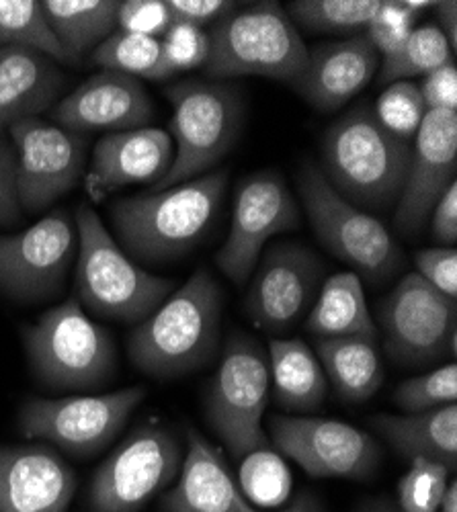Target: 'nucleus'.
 Segmentation results:
<instances>
[{"label": "nucleus", "mask_w": 457, "mask_h": 512, "mask_svg": "<svg viewBox=\"0 0 457 512\" xmlns=\"http://www.w3.org/2000/svg\"><path fill=\"white\" fill-rule=\"evenodd\" d=\"M224 295L207 269L142 320L128 338L134 367L156 379L189 375L210 363L218 351Z\"/></svg>", "instance_id": "obj_1"}, {"label": "nucleus", "mask_w": 457, "mask_h": 512, "mask_svg": "<svg viewBox=\"0 0 457 512\" xmlns=\"http://www.w3.org/2000/svg\"><path fill=\"white\" fill-rule=\"evenodd\" d=\"M412 158V142L392 134L369 105H357L322 136L320 170L345 201L361 211L398 203Z\"/></svg>", "instance_id": "obj_2"}, {"label": "nucleus", "mask_w": 457, "mask_h": 512, "mask_svg": "<svg viewBox=\"0 0 457 512\" xmlns=\"http://www.w3.org/2000/svg\"><path fill=\"white\" fill-rule=\"evenodd\" d=\"M226 183L228 173L218 168L169 189L115 201L109 216L117 240L144 263L181 259L210 232Z\"/></svg>", "instance_id": "obj_3"}, {"label": "nucleus", "mask_w": 457, "mask_h": 512, "mask_svg": "<svg viewBox=\"0 0 457 512\" xmlns=\"http://www.w3.org/2000/svg\"><path fill=\"white\" fill-rule=\"evenodd\" d=\"M74 222L78 232L74 283L78 300L89 312L140 324L173 293L171 279L156 277L130 261L91 205H78Z\"/></svg>", "instance_id": "obj_4"}, {"label": "nucleus", "mask_w": 457, "mask_h": 512, "mask_svg": "<svg viewBox=\"0 0 457 512\" xmlns=\"http://www.w3.org/2000/svg\"><path fill=\"white\" fill-rule=\"evenodd\" d=\"M210 54L203 64L210 78L263 76L294 84L308 66L298 27L277 3H261L214 25L207 33Z\"/></svg>", "instance_id": "obj_5"}, {"label": "nucleus", "mask_w": 457, "mask_h": 512, "mask_svg": "<svg viewBox=\"0 0 457 512\" xmlns=\"http://www.w3.org/2000/svg\"><path fill=\"white\" fill-rule=\"evenodd\" d=\"M23 345L33 375L52 390H97L117 369L111 334L74 297L25 326Z\"/></svg>", "instance_id": "obj_6"}, {"label": "nucleus", "mask_w": 457, "mask_h": 512, "mask_svg": "<svg viewBox=\"0 0 457 512\" xmlns=\"http://www.w3.org/2000/svg\"><path fill=\"white\" fill-rule=\"evenodd\" d=\"M298 191L318 240L369 285L388 283L404 265V252L371 213L345 201L314 162H304Z\"/></svg>", "instance_id": "obj_7"}, {"label": "nucleus", "mask_w": 457, "mask_h": 512, "mask_svg": "<svg viewBox=\"0 0 457 512\" xmlns=\"http://www.w3.org/2000/svg\"><path fill=\"white\" fill-rule=\"evenodd\" d=\"M173 105L171 132L177 142L173 166L152 191L212 173L232 150L242 127V99L234 84L185 80L166 91Z\"/></svg>", "instance_id": "obj_8"}, {"label": "nucleus", "mask_w": 457, "mask_h": 512, "mask_svg": "<svg viewBox=\"0 0 457 512\" xmlns=\"http://www.w3.org/2000/svg\"><path fill=\"white\" fill-rule=\"evenodd\" d=\"M269 386V357L263 347L244 332L230 334L207 386L205 414L212 431L238 459L271 449L263 429Z\"/></svg>", "instance_id": "obj_9"}, {"label": "nucleus", "mask_w": 457, "mask_h": 512, "mask_svg": "<svg viewBox=\"0 0 457 512\" xmlns=\"http://www.w3.org/2000/svg\"><path fill=\"white\" fill-rule=\"evenodd\" d=\"M384 349L400 367L455 357L457 304L417 273L404 275L378 306ZM378 328V330H380Z\"/></svg>", "instance_id": "obj_10"}, {"label": "nucleus", "mask_w": 457, "mask_h": 512, "mask_svg": "<svg viewBox=\"0 0 457 512\" xmlns=\"http://www.w3.org/2000/svg\"><path fill=\"white\" fill-rule=\"evenodd\" d=\"M185 449L158 422H144L97 469L89 488L93 512H138L181 472Z\"/></svg>", "instance_id": "obj_11"}, {"label": "nucleus", "mask_w": 457, "mask_h": 512, "mask_svg": "<svg viewBox=\"0 0 457 512\" xmlns=\"http://www.w3.org/2000/svg\"><path fill=\"white\" fill-rule=\"evenodd\" d=\"M144 396V388H126L101 396L31 398L19 410V431L25 439H44L87 459L113 443Z\"/></svg>", "instance_id": "obj_12"}, {"label": "nucleus", "mask_w": 457, "mask_h": 512, "mask_svg": "<svg viewBox=\"0 0 457 512\" xmlns=\"http://www.w3.org/2000/svg\"><path fill=\"white\" fill-rule=\"evenodd\" d=\"M78 252L76 222L66 209L11 236H0V293L17 304L58 297Z\"/></svg>", "instance_id": "obj_13"}, {"label": "nucleus", "mask_w": 457, "mask_h": 512, "mask_svg": "<svg viewBox=\"0 0 457 512\" xmlns=\"http://www.w3.org/2000/svg\"><path fill=\"white\" fill-rule=\"evenodd\" d=\"M271 445L312 478L367 482L380 472L382 449L369 433L318 416H271Z\"/></svg>", "instance_id": "obj_14"}, {"label": "nucleus", "mask_w": 457, "mask_h": 512, "mask_svg": "<svg viewBox=\"0 0 457 512\" xmlns=\"http://www.w3.org/2000/svg\"><path fill=\"white\" fill-rule=\"evenodd\" d=\"M300 226V209L285 179L259 170L238 183L230 234L216 256L218 269L236 285L253 275L265 244Z\"/></svg>", "instance_id": "obj_15"}, {"label": "nucleus", "mask_w": 457, "mask_h": 512, "mask_svg": "<svg viewBox=\"0 0 457 512\" xmlns=\"http://www.w3.org/2000/svg\"><path fill=\"white\" fill-rule=\"evenodd\" d=\"M21 209L35 213L72 191L85 175L89 138L39 117L9 127Z\"/></svg>", "instance_id": "obj_16"}, {"label": "nucleus", "mask_w": 457, "mask_h": 512, "mask_svg": "<svg viewBox=\"0 0 457 512\" xmlns=\"http://www.w3.org/2000/svg\"><path fill=\"white\" fill-rule=\"evenodd\" d=\"M246 295V316L267 334H285L312 310L326 267L308 246L281 242L265 250Z\"/></svg>", "instance_id": "obj_17"}, {"label": "nucleus", "mask_w": 457, "mask_h": 512, "mask_svg": "<svg viewBox=\"0 0 457 512\" xmlns=\"http://www.w3.org/2000/svg\"><path fill=\"white\" fill-rule=\"evenodd\" d=\"M457 175V111H427L412 140V158L394 224L402 236H417Z\"/></svg>", "instance_id": "obj_18"}, {"label": "nucleus", "mask_w": 457, "mask_h": 512, "mask_svg": "<svg viewBox=\"0 0 457 512\" xmlns=\"http://www.w3.org/2000/svg\"><path fill=\"white\" fill-rule=\"evenodd\" d=\"M154 105L144 84L128 74L101 70L50 109V121L64 130L128 132L148 127Z\"/></svg>", "instance_id": "obj_19"}, {"label": "nucleus", "mask_w": 457, "mask_h": 512, "mask_svg": "<svg viewBox=\"0 0 457 512\" xmlns=\"http://www.w3.org/2000/svg\"><path fill=\"white\" fill-rule=\"evenodd\" d=\"M74 492V469L52 447H0V512H68Z\"/></svg>", "instance_id": "obj_20"}, {"label": "nucleus", "mask_w": 457, "mask_h": 512, "mask_svg": "<svg viewBox=\"0 0 457 512\" xmlns=\"http://www.w3.org/2000/svg\"><path fill=\"white\" fill-rule=\"evenodd\" d=\"M175 160L173 138L158 127H138L103 136L93 150L85 179L91 201L101 203L117 189L152 183L156 185Z\"/></svg>", "instance_id": "obj_21"}, {"label": "nucleus", "mask_w": 457, "mask_h": 512, "mask_svg": "<svg viewBox=\"0 0 457 512\" xmlns=\"http://www.w3.org/2000/svg\"><path fill=\"white\" fill-rule=\"evenodd\" d=\"M380 70V54L361 35L322 44L308 54V66L294 91L320 111H337L357 97Z\"/></svg>", "instance_id": "obj_22"}, {"label": "nucleus", "mask_w": 457, "mask_h": 512, "mask_svg": "<svg viewBox=\"0 0 457 512\" xmlns=\"http://www.w3.org/2000/svg\"><path fill=\"white\" fill-rule=\"evenodd\" d=\"M248 504L222 453L189 429L179 480L164 492L160 512H244Z\"/></svg>", "instance_id": "obj_23"}, {"label": "nucleus", "mask_w": 457, "mask_h": 512, "mask_svg": "<svg viewBox=\"0 0 457 512\" xmlns=\"http://www.w3.org/2000/svg\"><path fill=\"white\" fill-rule=\"evenodd\" d=\"M64 72L46 54L0 48V136L9 127L52 109L64 91Z\"/></svg>", "instance_id": "obj_24"}, {"label": "nucleus", "mask_w": 457, "mask_h": 512, "mask_svg": "<svg viewBox=\"0 0 457 512\" xmlns=\"http://www.w3.org/2000/svg\"><path fill=\"white\" fill-rule=\"evenodd\" d=\"M371 426L404 459H433L449 472L457 465V404L412 414H376Z\"/></svg>", "instance_id": "obj_25"}, {"label": "nucleus", "mask_w": 457, "mask_h": 512, "mask_svg": "<svg viewBox=\"0 0 457 512\" xmlns=\"http://www.w3.org/2000/svg\"><path fill=\"white\" fill-rule=\"evenodd\" d=\"M269 375L275 402L289 412H316L328 392V379L316 353L300 338H271Z\"/></svg>", "instance_id": "obj_26"}, {"label": "nucleus", "mask_w": 457, "mask_h": 512, "mask_svg": "<svg viewBox=\"0 0 457 512\" xmlns=\"http://www.w3.org/2000/svg\"><path fill=\"white\" fill-rule=\"evenodd\" d=\"M306 330L318 338H380L378 324L367 308L363 281L353 271H343L324 279L316 302L306 316Z\"/></svg>", "instance_id": "obj_27"}, {"label": "nucleus", "mask_w": 457, "mask_h": 512, "mask_svg": "<svg viewBox=\"0 0 457 512\" xmlns=\"http://www.w3.org/2000/svg\"><path fill=\"white\" fill-rule=\"evenodd\" d=\"M376 345V340L357 336L314 340V353L324 375L343 402H367L382 388L384 365Z\"/></svg>", "instance_id": "obj_28"}, {"label": "nucleus", "mask_w": 457, "mask_h": 512, "mask_svg": "<svg viewBox=\"0 0 457 512\" xmlns=\"http://www.w3.org/2000/svg\"><path fill=\"white\" fill-rule=\"evenodd\" d=\"M41 9L60 44L78 62L117 29L119 0H46Z\"/></svg>", "instance_id": "obj_29"}, {"label": "nucleus", "mask_w": 457, "mask_h": 512, "mask_svg": "<svg viewBox=\"0 0 457 512\" xmlns=\"http://www.w3.org/2000/svg\"><path fill=\"white\" fill-rule=\"evenodd\" d=\"M9 46L41 52L68 66L78 64L60 44L41 3L35 0H0V48Z\"/></svg>", "instance_id": "obj_30"}, {"label": "nucleus", "mask_w": 457, "mask_h": 512, "mask_svg": "<svg viewBox=\"0 0 457 512\" xmlns=\"http://www.w3.org/2000/svg\"><path fill=\"white\" fill-rule=\"evenodd\" d=\"M93 62L101 66V70H115L138 80H162L173 76L162 58L160 39L119 29L95 48Z\"/></svg>", "instance_id": "obj_31"}, {"label": "nucleus", "mask_w": 457, "mask_h": 512, "mask_svg": "<svg viewBox=\"0 0 457 512\" xmlns=\"http://www.w3.org/2000/svg\"><path fill=\"white\" fill-rule=\"evenodd\" d=\"M453 60V52L447 44L445 35L435 23H425L414 27L406 44L390 58H384L380 66V87L388 84L410 80L414 76H427L439 66Z\"/></svg>", "instance_id": "obj_32"}, {"label": "nucleus", "mask_w": 457, "mask_h": 512, "mask_svg": "<svg viewBox=\"0 0 457 512\" xmlns=\"http://www.w3.org/2000/svg\"><path fill=\"white\" fill-rule=\"evenodd\" d=\"M382 0H296L285 11L292 23L316 33L367 29Z\"/></svg>", "instance_id": "obj_33"}, {"label": "nucleus", "mask_w": 457, "mask_h": 512, "mask_svg": "<svg viewBox=\"0 0 457 512\" xmlns=\"http://www.w3.org/2000/svg\"><path fill=\"white\" fill-rule=\"evenodd\" d=\"M240 492L248 502L277 506L292 492V474L273 449L253 451L240 467Z\"/></svg>", "instance_id": "obj_34"}, {"label": "nucleus", "mask_w": 457, "mask_h": 512, "mask_svg": "<svg viewBox=\"0 0 457 512\" xmlns=\"http://www.w3.org/2000/svg\"><path fill=\"white\" fill-rule=\"evenodd\" d=\"M449 484V469L433 459H412L410 469L398 482L396 504L402 512H437L445 488Z\"/></svg>", "instance_id": "obj_35"}, {"label": "nucleus", "mask_w": 457, "mask_h": 512, "mask_svg": "<svg viewBox=\"0 0 457 512\" xmlns=\"http://www.w3.org/2000/svg\"><path fill=\"white\" fill-rule=\"evenodd\" d=\"M373 111H376V117L386 130L408 142H412L414 136H417L419 127L427 115L419 84H414L410 80L388 84Z\"/></svg>", "instance_id": "obj_36"}, {"label": "nucleus", "mask_w": 457, "mask_h": 512, "mask_svg": "<svg viewBox=\"0 0 457 512\" xmlns=\"http://www.w3.org/2000/svg\"><path fill=\"white\" fill-rule=\"evenodd\" d=\"M394 404L404 412H425L455 404L457 400V365L447 363L431 373L402 381L394 390Z\"/></svg>", "instance_id": "obj_37"}, {"label": "nucleus", "mask_w": 457, "mask_h": 512, "mask_svg": "<svg viewBox=\"0 0 457 512\" xmlns=\"http://www.w3.org/2000/svg\"><path fill=\"white\" fill-rule=\"evenodd\" d=\"M417 19L402 5V0H382V7L365 29V37L382 58H390L406 44L417 27Z\"/></svg>", "instance_id": "obj_38"}, {"label": "nucleus", "mask_w": 457, "mask_h": 512, "mask_svg": "<svg viewBox=\"0 0 457 512\" xmlns=\"http://www.w3.org/2000/svg\"><path fill=\"white\" fill-rule=\"evenodd\" d=\"M162 58L175 74L179 70H193L205 64L210 54V37L207 31L185 23H173L171 29L160 37Z\"/></svg>", "instance_id": "obj_39"}, {"label": "nucleus", "mask_w": 457, "mask_h": 512, "mask_svg": "<svg viewBox=\"0 0 457 512\" xmlns=\"http://www.w3.org/2000/svg\"><path fill=\"white\" fill-rule=\"evenodd\" d=\"M166 0H123L119 3L117 29L160 39L173 25Z\"/></svg>", "instance_id": "obj_40"}, {"label": "nucleus", "mask_w": 457, "mask_h": 512, "mask_svg": "<svg viewBox=\"0 0 457 512\" xmlns=\"http://www.w3.org/2000/svg\"><path fill=\"white\" fill-rule=\"evenodd\" d=\"M414 267L421 279L447 297H457V252L451 246L425 248L414 256Z\"/></svg>", "instance_id": "obj_41"}, {"label": "nucleus", "mask_w": 457, "mask_h": 512, "mask_svg": "<svg viewBox=\"0 0 457 512\" xmlns=\"http://www.w3.org/2000/svg\"><path fill=\"white\" fill-rule=\"evenodd\" d=\"M175 23L193 25L197 29L214 27L236 11L230 0H166Z\"/></svg>", "instance_id": "obj_42"}, {"label": "nucleus", "mask_w": 457, "mask_h": 512, "mask_svg": "<svg viewBox=\"0 0 457 512\" xmlns=\"http://www.w3.org/2000/svg\"><path fill=\"white\" fill-rule=\"evenodd\" d=\"M21 205L17 195V158L7 134L0 136V226L21 220Z\"/></svg>", "instance_id": "obj_43"}, {"label": "nucleus", "mask_w": 457, "mask_h": 512, "mask_svg": "<svg viewBox=\"0 0 457 512\" xmlns=\"http://www.w3.org/2000/svg\"><path fill=\"white\" fill-rule=\"evenodd\" d=\"M421 97L427 111H457V68L447 62L429 72L421 82Z\"/></svg>", "instance_id": "obj_44"}, {"label": "nucleus", "mask_w": 457, "mask_h": 512, "mask_svg": "<svg viewBox=\"0 0 457 512\" xmlns=\"http://www.w3.org/2000/svg\"><path fill=\"white\" fill-rule=\"evenodd\" d=\"M431 236L447 246L457 240V181L443 193L431 211Z\"/></svg>", "instance_id": "obj_45"}, {"label": "nucleus", "mask_w": 457, "mask_h": 512, "mask_svg": "<svg viewBox=\"0 0 457 512\" xmlns=\"http://www.w3.org/2000/svg\"><path fill=\"white\" fill-rule=\"evenodd\" d=\"M437 9V19H439V31L445 35L447 44L451 48V52L455 54V46H457V3L455 0H443V3L435 5Z\"/></svg>", "instance_id": "obj_46"}, {"label": "nucleus", "mask_w": 457, "mask_h": 512, "mask_svg": "<svg viewBox=\"0 0 457 512\" xmlns=\"http://www.w3.org/2000/svg\"><path fill=\"white\" fill-rule=\"evenodd\" d=\"M244 512H257L251 504H248L246 508H244ZM279 512H326L324 510V506H322V502H320V498L316 496V494H312V492H302V494H298L294 500H292V504L289 506H285L283 510H279Z\"/></svg>", "instance_id": "obj_47"}, {"label": "nucleus", "mask_w": 457, "mask_h": 512, "mask_svg": "<svg viewBox=\"0 0 457 512\" xmlns=\"http://www.w3.org/2000/svg\"><path fill=\"white\" fill-rule=\"evenodd\" d=\"M353 512H402L396 500L388 496H367L363 498Z\"/></svg>", "instance_id": "obj_48"}, {"label": "nucleus", "mask_w": 457, "mask_h": 512, "mask_svg": "<svg viewBox=\"0 0 457 512\" xmlns=\"http://www.w3.org/2000/svg\"><path fill=\"white\" fill-rule=\"evenodd\" d=\"M437 512H457V482L449 480Z\"/></svg>", "instance_id": "obj_49"}, {"label": "nucleus", "mask_w": 457, "mask_h": 512, "mask_svg": "<svg viewBox=\"0 0 457 512\" xmlns=\"http://www.w3.org/2000/svg\"><path fill=\"white\" fill-rule=\"evenodd\" d=\"M402 5L419 17V13L423 11H429L431 7H435L437 3H433V0H402Z\"/></svg>", "instance_id": "obj_50"}]
</instances>
